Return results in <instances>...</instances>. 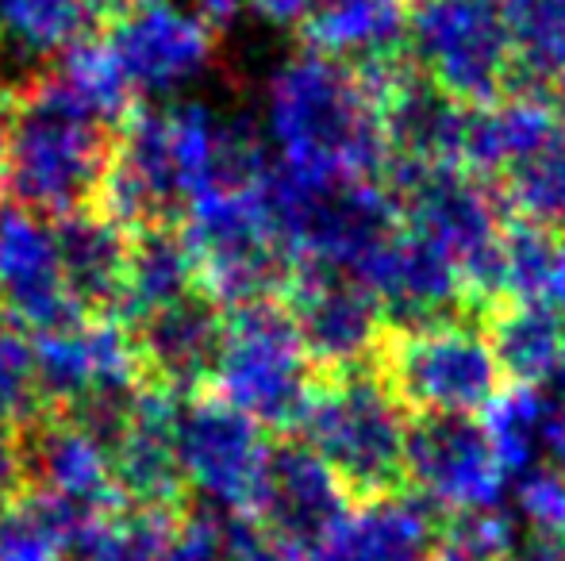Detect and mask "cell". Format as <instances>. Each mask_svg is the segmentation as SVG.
<instances>
[{
	"label": "cell",
	"instance_id": "cell-8",
	"mask_svg": "<svg viewBox=\"0 0 565 561\" xmlns=\"http://www.w3.org/2000/svg\"><path fill=\"white\" fill-rule=\"evenodd\" d=\"M269 446V434L212 389L181 400L178 457L185 485L220 504L227 516L258 511Z\"/></svg>",
	"mask_w": 565,
	"mask_h": 561
},
{
	"label": "cell",
	"instance_id": "cell-35",
	"mask_svg": "<svg viewBox=\"0 0 565 561\" xmlns=\"http://www.w3.org/2000/svg\"><path fill=\"white\" fill-rule=\"evenodd\" d=\"M504 561H565V539L531 535L527 542H515V550Z\"/></svg>",
	"mask_w": 565,
	"mask_h": 561
},
{
	"label": "cell",
	"instance_id": "cell-27",
	"mask_svg": "<svg viewBox=\"0 0 565 561\" xmlns=\"http://www.w3.org/2000/svg\"><path fill=\"white\" fill-rule=\"evenodd\" d=\"M546 416H551V400L543 397V389H504L484 408V431L508 477L531 473V457L546 431Z\"/></svg>",
	"mask_w": 565,
	"mask_h": 561
},
{
	"label": "cell",
	"instance_id": "cell-37",
	"mask_svg": "<svg viewBox=\"0 0 565 561\" xmlns=\"http://www.w3.org/2000/svg\"><path fill=\"white\" fill-rule=\"evenodd\" d=\"M135 4H142V0H89L93 20H97V31H105L108 23L119 20L124 12H131Z\"/></svg>",
	"mask_w": 565,
	"mask_h": 561
},
{
	"label": "cell",
	"instance_id": "cell-3",
	"mask_svg": "<svg viewBox=\"0 0 565 561\" xmlns=\"http://www.w3.org/2000/svg\"><path fill=\"white\" fill-rule=\"evenodd\" d=\"M300 439L339 481L350 508L408 496V416L373 366L316 374Z\"/></svg>",
	"mask_w": 565,
	"mask_h": 561
},
{
	"label": "cell",
	"instance_id": "cell-32",
	"mask_svg": "<svg viewBox=\"0 0 565 561\" xmlns=\"http://www.w3.org/2000/svg\"><path fill=\"white\" fill-rule=\"evenodd\" d=\"M31 488L28 473V442H23V427L0 420V508L12 504Z\"/></svg>",
	"mask_w": 565,
	"mask_h": 561
},
{
	"label": "cell",
	"instance_id": "cell-20",
	"mask_svg": "<svg viewBox=\"0 0 565 561\" xmlns=\"http://www.w3.org/2000/svg\"><path fill=\"white\" fill-rule=\"evenodd\" d=\"M300 43L347 66L408 54V0H323L300 20Z\"/></svg>",
	"mask_w": 565,
	"mask_h": 561
},
{
	"label": "cell",
	"instance_id": "cell-16",
	"mask_svg": "<svg viewBox=\"0 0 565 561\" xmlns=\"http://www.w3.org/2000/svg\"><path fill=\"white\" fill-rule=\"evenodd\" d=\"M350 511L354 508L342 496L339 481L305 442L277 439L269 446L266 485H262L254 519H262L277 539H285L308 558Z\"/></svg>",
	"mask_w": 565,
	"mask_h": 561
},
{
	"label": "cell",
	"instance_id": "cell-38",
	"mask_svg": "<svg viewBox=\"0 0 565 561\" xmlns=\"http://www.w3.org/2000/svg\"><path fill=\"white\" fill-rule=\"evenodd\" d=\"M0 196H4V123H0Z\"/></svg>",
	"mask_w": 565,
	"mask_h": 561
},
{
	"label": "cell",
	"instance_id": "cell-21",
	"mask_svg": "<svg viewBox=\"0 0 565 561\" xmlns=\"http://www.w3.org/2000/svg\"><path fill=\"white\" fill-rule=\"evenodd\" d=\"M193 292H201V270H196V255L181 224L131 235L124 296H119L116 312L124 327H135L139 320L193 296Z\"/></svg>",
	"mask_w": 565,
	"mask_h": 561
},
{
	"label": "cell",
	"instance_id": "cell-25",
	"mask_svg": "<svg viewBox=\"0 0 565 561\" xmlns=\"http://www.w3.org/2000/svg\"><path fill=\"white\" fill-rule=\"evenodd\" d=\"M0 23L35 58H58L74 43L97 35L89 0H0Z\"/></svg>",
	"mask_w": 565,
	"mask_h": 561
},
{
	"label": "cell",
	"instance_id": "cell-7",
	"mask_svg": "<svg viewBox=\"0 0 565 561\" xmlns=\"http://www.w3.org/2000/svg\"><path fill=\"white\" fill-rule=\"evenodd\" d=\"M46 412L82 416L116 404L142 385L131 331L108 315H77L31 335Z\"/></svg>",
	"mask_w": 565,
	"mask_h": 561
},
{
	"label": "cell",
	"instance_id": "cell-26",
	"mask_svg": "<svg viewBox=\"0 0 565 561\" xmlns=\"http://www.w3.org/2000/svg\"><path fill=\"white\" fill-rule=\"evenodd\" d=\"M74 531L77 524L58 504L28 488L0 508V561H66Z\"/></svg>",
	"mask_w": 565,
	"mask_h": 561
},
{
	"label": "cell",
	"instance_id": "cell-30",
	"mask_svg": "<svg viewBox=\"0 0 565 561\" xmlns=\"http://www.w3.org/2000/svg\"><path fill=\"white\" fill-rule=\"evenodd\" d=\"M162 561H227V539L224 524L212 511H193L181 516L178 531H173L170 547Z\"/></svg>",
	"mask_w": 565,
	"mask_h": 561
},
{
	"label": "cell",
	"instance_id": "cell-11",
	"mask_svg": "<svg viewBox=\"0 0 565 561\" xmlns=\"http://www.w3.org/2000/svg\"><path fill=\"white\" fill-rule=\"evenodd\" d=\"M31 488L54 500L77 527L124 504L113 477L108 442L66 412H43L23 423Z\"/></svg>",
	"mask_w": 565,
	"mask_h": 561
},
{
	"label": "cell",
	"instance_id": "cell-9",
	"mask_svg": "<svg viewBox=\"0 0 565 561\" xmlns=\"http://www.w3.org/2000/svg\"><path fill=\"white\" fill-rule=\"evenodd\" d=\"M508 473L473 416H412L408 420V488L439 519L497 508Z\"/></svg>",
	"mask_w": 565,
	"mask_h": 561
},
{
	"label": "cell",
	"instance_id": "cell-18",
	"mask_svg": "<svg viewBox=\"0 0 565 561\" xmlns=\"http://www.w3.org/2000/svg\"><path fill=\"white\" fill-rule=\"evenodd\" d=\"M54 247H58L62 281L70 289V300L82 315H108L116 320L119 296L127 278V250L131 235L119 231L108 216L77 212V216L54 219Z\"/></svg>",
	"mask_w": 565,
	"mask_h": 561
},
{
	"label": "cell",
	"instance_id": "cell-13",
	"mask_svg": "<svg viewBox=\"0 0 565 561\" xmlns=\"http://www.w3.org/2000/svg\"><path fill=\"white\" fill-rule=\"evenodd\" d=\"M139 354L142 385L189 400L212 389L227 335V312L204 292L178 300L127 327Z\"/></svg>",
	"mask_w": 565,
	"mask_h": 561
},
{
	"label": "cell",
	"instance_id": "cell-23",
	"mask_svg": "<svg viewBox=\"0 0 565 561\" xmlns=\"http://www.w3.org/2000/svg\"><path fill=\"white\" fill-rule=\"evenodd\" d=\"M181 516L185 511L119 504L77 527L66 561H162Z\"/></svg>",
	"mask_w": 565,
	"mask_h": 561
},
{
	"label": "cell",
	"instance_id": "cell-17",
	"mask_svg": "<svg viewBox=\"0 0 565 561\" xmlns=\"http://www.w3.org/2000/svg\"><path fill=\"white\" fill-rule=\"evenodd\" d=\"M504 389H539L565 366V320L546 300L500 296L477 315Z\"/></svg>",
	"mask_w": 565,
	"mask_h": 561
},
{
	"label": "cell",
	"instance_id": "cell-36",
	"mask_svg": "<svg viewBox=\"0 0 565 561\" xmlns=\"http://www.w3.org/2000/svg\"><path fill=\"white\" fill-rule=\"evenodd\" d=\"M238 12V0H196V20L209 31H224Z\"/></svg>",
	"mask_w": 565,
	"mask_h": 561
},
{
	"label": "cell",
	"instance_id": "cell-5",
	"mask_svg": "<svg viewBox=\"0 0 565 561\" xmlns=\"http://www.w3.org/2000/svg\"><path fill=\"white\" fill-rule=\"evenodd\" d=\"M370 366L408 420L412 416H473L504 392L477 320L416 331L385 327Z\"/></svg>",
	"mask_w": 565,
	"mask_h": 561
},
{
	"label": "cell",
	"instance_id": "cell-19",
	"mask_svg": "<svg viewBox=\"0 0 565 561\" xmlns=\"http://www.w3.org/2000/svg\"><path fill=\"white\" fill-rule=\"evenodd\" d=\"M439 516L416 496L354 508L305 561H427Z\"/></svg>",
	"mask_w": 565,
	"mask_h": 561
},
{
	"label": "cell",
	"instance_id": "cell-6",
	"mask_svg": "<svg viewBox=\"0 0 565 561\" xmlns=\"http://www.w3.org/2000/svg\"><path fill=\"white\" fill-rule=\"evenodd\" d=\"M408 58L461 108H492L515 93L500 0H408Z\"/></svg>",
	"mask_w": 565,
	"mask_h": 561
},
{
	"label": "cell",
	"instance_id": "cell-33",
	"mask_svg": "<svg viewBox=\"0 0 565 561\" xmlns=\"http://www.w3.org/2000/svg\"><path fill=\"white\" fill-rule=\"evenodd\" d=\"M546 450L554 457V470L565 477V366L558 369V397L551 400V416H546Z\"/></svg>",
	"mask_w": 565,
	"mask_h": 561
},
{
	"label": "cell",
	"instance_id": "cell-28",
	"mask_svg": "<svg viewBox=\"0 0 565 561\" xmlns=\"http://www.w3.org/2000/svg\"><path fill=\"white\" fill-rule=\"evenodd\" d=\"M43 412L46 408L43 392H39L31 335L0 320V420L23 427L39 420Z\"/></svg>",
	"mask_w": 565,
	"mask_h": 561
},
{
	"label": "cell",
	"instance_id": "cell-24",
	"mask_svg": "<svg viewBox=\"0 0 565 561\" xmlns=\"http://www.w3.org/2000/svg\"><path fill=\"white\" fill-rule=\"evenodd\" d=\"M515 54V93L551 97L565 77V0H500Z\"/></svg>",
	"mask_w": 565,
	"mask_h": 561
},
{
	"label": "cell",
	"instance_id": "cell-15",
	"mask_svg": "<svg viewBox=\"0 0 565 561\" xmlns=\"http://www.w3.org/2000/svg\"><path fill=\"white\" fill-rule=\"evenodd\" d=\"M100 35L113 46L139 97L193 77L216 51V31H209L193 12H181L170 0H142L108 23Z\"/></svg>",
	"mask_w": 565,
	"mask_h": 561
},
{
	"label": "cell",
	"instance_id": "cell-4",
	"mask_svg": "<svg viewBox=\"0 0 565 561\" xmlns=\"http://www.w3.org/2000/svg\"><path fill=\"white\" fill-rule=\"evenodd\" d=\"M316 369L281 300L231 308L212 392L250 416L266 434L292 439L312 400Z\"/></svg>",
	"mask_w": 565,
	"mask_h": 561
},
{
	"label": "cell",
	"instance_id": "cell-22",
	"mask_svg": "<svg viewBox=\"0 0 565 561\" xmlns=\"http://www.w3.org/2000/svg\"><path fill=\"white\" fill-rule=\"evenodd\" d=\"M492 188L512 219L565 239V112L535 147L497 173Z\"/></svg>",
	"mask_w": 565,
	"mask_h": 561
},
{
	"label": "cell",
	"instance_id": "cell-1",
	"mask_svg": "<svg viewBox=\"0 0 565 561\" xmlns=\"http://www.w3.org/2000/svg\"><path fill=\"white\" fill-rule=\"evenodd\" d=\"M0 123L8 204L46 224L97 208L116 123L85 108L54 66L0 93Z\"/></svg>",
	"mask_w": 565,
	"mask_h": 561
},
{
	"label": "cell",
	"instance_id": "cell-14",
	"mask_svg": "<svg viewBox=\"0 0 565 561\" xmlns=\"http://www.w3.org/2000/svg\"><path fill=\"white\" fill-rule=\"evenodd\" d=\"M46 219L0 204V320L39 335L77 320Z\"/></svg>",
	"mask_w": 565,
	"mask_h": 561
},
{
	"label": "cell",
	"instance_id": "cell-12",
	"mask_svg": "<svg viewBox=\"0 0 565 561\" xmlns=\"http://www.w3.org/2000/svg\"><path fill=\"white\" fill-rule=\"evenodd\" d=\"M178 412L181 400L139 385L124 420L108 434L113 477L124 504L189 511V485L178 457Z\"/></svg>",
	"mask_w": 565,
	"mask_h": 561
},
{
	"label": "cell",
	"instance_id": "cell-31",
	"mask_svg": "<svg viewBox=\"0 0 565 561\" xmlns=\"http://www.w3.org/2000/svg\"><path fill=\"white\" fill-rule=\"evenodd\" d=\"M224 539H227V561H305L297 547L277 539L254 516H231V524L224 527Z\"/></svg>",
	"mask_w": 565,
	"mask_h": 561
},
{
	"label": "cell",
	"instance_id": "cell-34",
	"mask_svg": "<svg viewBox=\"0 0 565 561\" xmlns=\"http://www.w3.org/2000/svg\"><path fill=\"white\" fill-rule=\"evenodd\" d=\"M250 4L258 8L269 23H297L300 28V20H308L323 0H250Z\"/></svg>",
	"mask_w": 565,
	"mask_h": 561
},
{
	"label": "cell",
	"instance_id": "cell-10",
	"mask_svg": "<svg viewBox=\"0 0 565 561\" xmlns=\"http://www.w3.org/2000/svg\"><path fill=\"white\" fill-rule=\"evenodd\" d=\"M281 304L297 323L300 346L316 374L370 366L385 335V312L377 296L350 273L297 258Z\"/></svg>",
	"mask_w": 565,
	"mask_h": 561
},
{
	"label": "cell",
	"instance_id": "cell-2",
	"mask_svg": "<svg viewBox=\"0 0 565 561\" xmlns=\"http://www.w3.org/2000/svg\"><path fill=\"white\" fill-rule=\"evenodd\" d=\"M269 128L281 147V170L308 185L385 177L377 97L358 66L320 54L289 62L269 89Z\"/></svg>",
	"mask_w": 565,
	"mask_h": 561
},
{
	"label": "cell",
	"instance_id": "cell-29",
	"mask_svg": "<svg viewBox=\"0 0 565 561\" xmlns=\"http://www.w3.org/2000/svg\"><path fill=\"white\" fill-rule=\"evenodd\" d=\"M520 511L535 535L565 539V477L558 470L523 473L520 485Z\"/></svg>",
	"mask_w": 565,
	"mask_h": 561
}]
</instances>
